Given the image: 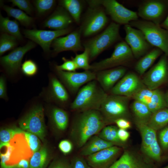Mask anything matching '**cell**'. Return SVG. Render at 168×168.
Returning <instances> with one entry per match:
<instances>
[{
	"instance_id": "obj_1",
	"label": "cell",
	"mask_w": 168,
	"mask_h": 168,
	"mask_svg": "<svg viewBox=\"0 0 168 168\" xmlns=\"http://www.w3.org/2000/svg\"><path fill=\"white\" fill-rule=\"evenodd\" d=\"M73 119L70 136L76 146L81 148L91 137L107 125L99 110L78 112Z\"/></svg>"
},
{
	"instance_id": "obj_2",
	"label": "cell",
	"mask_w": 168,
	"mask_h": 168,
	"mask_svg": "<svg viewBox=\"0 0 168 168\" xmlns=\"http://www.w3.org/2000/svg\"><path fill=\"white\" fill-rule=\"evenodd\" d=\"M107 95L96 80H92L80 89L70 105V109L77 112L99 110Z\"/></svg>"
},
{
	"instance_id": "obj_3",
	"label": "cell",
	"mask_w": 168,
	"mask_h": 168,
	"mask_svg": "<svg viewBox=\"0 0 168 168\" xmlns=\"http://www.w3.org/2000/svg\"><path fill=\"white\" fill-rule=\"evenodd\" d=\"M0 147L1 168H9L23 159L30 160L33 154L24 131L16 133L8 143Z\"/></svg>"
},
{
	"instance_id": "obj_4",
	"label": "cell",
	"mask_w": 168,
	"mask_h": 168,
	"mask_svg": "<svg viewBox=\"0 0 168 168\" xmlns=\"http://www.w3.org/2000/svg\"><path fill=\"white\" fill-rule=\"evenodd\" d=\"M131 98L108 94L99 110L106 125L114 123L118 119H128V104Z\"/></svg>"
},
{
	"instance_id": "obj_5",
	"label": "cell",
	"mask_w": 168,
	"mask_h": 168,
	"mask_svg": "<svg viewBox=\"0 0 168 168\" xmlns=\"http://www.w3.org/2000/svg\"><path fill=\"white\" fill-rule=\"evenodd\" d=\"M129 24L141 31L151 45L160 49L168 56V30L145 20H138L130 22Z\"/></svg>"
},
{
	"instance_id": "obj_6",
	"label": "cell",
	"mask_w": 168,
	"mask_h": 168,
	"mask_svg": "<svg viewBox=\"0 0 168 168\" xmlns=\"http://www.w3.org/2000/svg\"><path fill=\"white\" fill-rule=\"evenodd\" d=\"M119 25L112 22L101 33L85 44L89 53L90 59L94 58L101 52L118 40Z\"/></svg>"
},
{
	"instance_id": "obj_7",
	"label": "cell",
	"mask_w": 168,
	"mask_h": 168,
	"mask_svg": "<svg viewBox=\"0 0 168 168\" xmlns=\"http://www.w3.org/2000/svg\"><path fill=\"white\" fill-rule=\"evenodd\" d=\"M134 58L132 51L125 41H121L115 46L111 55L91 65L90 70L96 72L126 65Z\"/></svg>"
},
{
	"instance_id": "obj_8",
	"label": "cell",
	"mask_w": 168,
	"mask_h": 168,
	"mask_svg": "<svg viewBox=\"0 0 168 168\" xmlns=\"http://www.w3.org/2000/svg\"><path fill=\"white\" fill-rule=\"evenodd\" d=\"M19 128L37 135L44 142L46 134L44 109L41 105L34 106L19 120Z\"/></svg>"
},
{
	"instance_id": "obj_9",
	"label": "cell",
	"mask_w": 168,
	"mask_h": 168,
	"mask_svg": "<svg viewBox=\"0 0 168 168\" xmlns=\"http://www.w3.org/2000/svg\"><path fill=\"white\" fill-rule=\"evenodd\" d=\"M87 2L93 8L100 5L103 6L112 20L119 25L128 24L130 22L138 20L136 12L126 8L116 0H89Z\"/></svg>"
},
{
	"instance_id": "obj_10",
	"label": "cell",
	"mask_w": 168,
	"mask_h": 168,
	"mask_svg": "<svg viewBox=\"0 0 168 168\" xmlns=\"http://www.w3.org/2000/svg\"><path fill=\"white\" fill-rule=\"evenodd\" d=\"M59 80L69 92L73 95L77 92L85 84L96 79V72L91 70L82 72H69L56 70Z\"/></svg>"
},
{
	"instance_id": "obj_11",
	"label": "cell",
	"mask_w": 168,
	"mask_h": 168,
	"mask_svg": "<svg viewBox=\"0 0 168 168\" xmlns=\"http://www.w3.org/2000/svg\"><path fill=\"white\" fill-rule=\"evenodd\" d=\"M124 29L126 33L125 41L130 47L134 58H138L149 51L152 46L141 31L129 24L125 25Z\"/></svg>"
},
{
	"instance_id": "obj_12",
	"label": "cell",
	"mask_w": 168,
	"mask_h": 168,
	"mask_svg": "<svg viewBox=\"0 0 168 168\" xmlns=\"http://www.w3.org/2000/svg\"><path fill=\"white\" fill-rule=\"evenodd\" d=\"M164 54L158 62L145 75L142 81L145 86L151 90L158 88L166 81L168 77V60Z\"/></svg>"
},
{
	"instance_id": "obj_13",
	"label": "cell",
	"mask_w": 168,
	"mask_h": 168,
	"mask_svg": "<svg viewBox=\"0 0 168 168\" xmlns=\"http://www.w3.org/2000/svg\"><path fill=\"white\" fill-rule=\"evenodd\" d=\"M168 2L160 0L144 1L139 6L138 15L144 20L160 25L168 6Z\"/></svg>"
},
{
	"instance_id": "obj_14",
	"label": "cell",
	"mask_w": 168,
	"mask_h": 168,
	"mask_svg": "<svg viewBox=\"0 0 168 168\" xmlns=\"http://www.w3.org/2000/svg\"><path fill=\"white\" fill-rule=\"evenodd\" d=\"M145 87L142 80L137 74L129 72L117 82L108 94L126 96L132 98L138 91Z\"/></svg>"
},
{
	"instance_id": "obj_15",
	"label": "cell",
	"mask_w": 168,
	"mask_h": 168,
	"mask_svg": "<svg viewBox=\"0 0 168 168\" xmlns=\"http://www.w3.org/2000/svg\"><path fill=\"white\" fill-rule=\"evenodd\" d=\"M35 46L34 42L30 41L25 45L16 48L7 55L2 57L0 63L6 72L10 75L17 72L25 54Z\"/></svg>"
},
{
	"instance_id": "obj_16",
	"label": "cell",
	"mask_w": 168,
	"mask_h": 168,
	"mask_svg": "<svg viewBox=\"0 0 168 168\" xmlns=\"http://www.w3.org/2000/svg\"><path fill=\"white\" fill-rule=\"evenodd\" d=\"M69 32L68 29L60 30H26L24 33L26 37L39 44L43 50L48 52L53 41L56 38Z\"/></svg>"
},
{
	"instance_id": "obj_17",
	"label": "cell",
	"mask_w": 168,
	"mask_h": 168,
	"mask_svg": "<svg viewBox=\"0 0 168 168\" xmlns=\"http://www.w3.org/2000/svg\"><path fill=\"white\" fill-rule=\"evenodd\" d=\"M45 96L49 102L62 106H66L70 102V96L66 87L54 76L50 77Z\"/></svg>"
},
{
	"instance_id": "obj_18",
	"label": "cell",
	"mask_w": 168,
	"mask_h": 168,
	"mask_svg": "<svg viewBox=\"0 0 168 168\" xmlns=\"http://www.w3.org/2000/svg\"><path fill=\"white\" fill-rule=\"evenodd\" d=\"M109 168H158L146 158L134 152L124 151Z\"/></svg>"
},
{
	"instance_id": "obj_19",
	"label": "cell",
	"mask_w": 168,
	"mask_h": 168,
	"mask_svg": "<svg viewBox=\"0 0 168 168\" xmlns=\"http://www.w3.org/2000/svg\"><path fill=\"white\" fill-rule=\"evenodd\" d=\"M120 151L119 147L114 146L87 156L86 161L91 168H109Z\"/></svg>"
},
{
	"instance_id": "obj_20",
	"label": "cell",
	"mask_w": 168,
	"mask_h": 168,
	"mask_svg": "<svg viewBox=\"0 0 168 168\" xmlns=\"http://www.w3.org/2000/svg\"><path fill=\"white\" fill-rule=\"evenodd\" d=\"M126 68L120 66L96 72V79L107 94L125 74Z\"/></svg>"
},
{
	"instance_id": "obj_21",
	"label": "cell",
	"mask_w": 168,
	"mask_h": 168,
	"mask_svg": "<svg viewBox=\"0 0 168 168\" xmlns=\"http://www.w3.org/2000/svg\"><path fill=\"white\" fill-rule=\"evenodd\" d=\"M52 46L54 52L56 54L62 51L71 50L77 51L82 49L79 31H73L65 36L56 38Z\"/></svg>"
},
{
	"instance_id": "obj_22",
	"label": "cell",
	"mask_w": 168,
	"mask_h": 168,
	"mask_svg": "<svg viewBox=\"0 0 168 168\" xmlns=\"http://www.w3.org/2000/svg\"><path fill=\"white\" fill-rule=\"evenodd\" d=\"M107 21L108 18L105 12L95 8L86 19L83 29V35L87 37L98 32L103 28Z\"/></svg>"
},
{
	"instance_id": "obj_23",
	"label": "cell",
	"mask_w": 168,
	"mask_h": 168,
	"mask_svg": "<svg viewBox=\"0 0 168 168\" xmlns=\"http://www.w3.org/2000/svg\"><path fill=\"white\" fill-rule=\"evenodd\" d=\"M72 18L66 10L59 8L46 19L44 26L55 30L65 29L72 22Z\"/></svg>"
},
{
	"instance_id": "obj_24",
	"label": "cell",
	"mask_w": 168,
	"mask_h": 168,
	"mask_svg": "<svg viewBox=\"0 0 168 168\" xmlns=\"http://www.w3.org/2000/svg\"><path fill=\"white\" fill-rule=\"evenodd\" d=\"M114 146L113 143L104 140L97 135H95L90 138L81 147L80 155L87 156Z\"/></svg>"
},
{
	"instance_id": "obj_25",
	"label": "cell",
	"mask_w": 168,
	"mask_h": 168,
	"mask_svg": "<svg viewBox=\"0 0 168 168\" xmlns=\"http://www.w3.org/2000/svg\"><path fill=\"white\" fill-rule=\"evenodd\" d=\"M52 159L51 152L46 144L34 153L30 160L29 168H47Z\"/></svg>"
},
{
	"instance_id": "obj_26",
	"label": "cell",
	"mask_w": 168,
	"mask_h": 168,
	"mask_svg": "<svg viewBox=\"0 0 168 168\" xmlns=\"http://www.w3.org/2000/svg\"><path fill=\"white\" fill-rule=\"evenodd\" d=\"M50 121L58 130L64 131L67 128L69 122L67 112L64 110L55 106L50 108L49 113Z\"/></svg>"
},
{
	"instance_id": "obj_27",
	"label": "cell",
	"mask_w": 168,
	"mask_h": 168,
	"mask_svg": "<svg viewBox=\"0 0 168 168\" xmlns=\"http://www.w3.org/2000/svg\"><path fill=\"white\" fill-rule=\"evenodd\" d=\"M163 53L161 49L157 48L152 49L136 63L135 66V70L140 75H143Z\"/></svg>"
},
{
	"instance_id": "obj_28",
	"label": "cell",
	"mask_w": 168,
	"mask_h": 168,
	"mask_svg": "<svg viewBox=\"0 0 168 168\" xmlns=\"http://www.w3.org/2000/svg\"><path fill=\"white\" fill-rule=\"evenodd\" d=\"M131 108L136 123L147 124L153 113L146 104L134 100L131 105Z\"/></svg>"
},
{
	"instance_id": "obj_29",
	"label": "cell",
	"mask_w": 168,
	"mask_h": 168,
	"mask_svg": "<svg viewBox=\"0 0 168 168\" xmlns=\"http://www.w3.org/2000/svg\"><path fill=\"white\" fill-rule=\"evenodd\" d=\"M142 139V150L144 152L157 139L156 131L147 124L137 123Z\"/></svg>"
},
{
	"instance_id": "obj_30",
	"label": "cell",
	"mask_w": 168,
	"mask_h": 168,
	"mask_svg": "<svg viewBox=\"0 0 168 168\" xmlns=\"http://www.w3.org/2000/svg\"><path fill=\"white\" fill-rule=\"evenodd\" d=\"M147 124L156 131L166 127L168 124V108L153 113Z\"/></svg>"
},
{
	"instance_id": "obj_31",
	"label": "cell",
	"mask_w": 168,
	"mask_h": 168,
	"mask_svg": "<svg viewBox=\"0 0 168 168\" xmlns=\"http://www.w3.org/2000/svg\"><path fill=\"white\" fill-rule=\"evenodd\" d=\"M0 26L1 30L6 33L14 37L17 40L22 39L19 24L16 20H11L8 17H3L0 14Z\"/></svg>"
},
{
	"instance_id": "obj_32",
	"label": "cell",
	"mask_w": 168,
	"mask_h": 168,
	"mask_svg": "<svg viewBox=\"0 0 168 168\" xmlns=\"http://www.w3.org/2000/svg\"><path fill=\"white\" fill-rule=\"evenodd\" d=\"M118 129L114 126H106L97 135L104 140L113 143L114 146L121 145L123 142L119 138Z\"/></svg>"
},
{
	"instance_id": "obj_33",
	"label": "cell",
	"mask_w": 168,
	"mask_h": 168,
	"mask_svg": "<svg viewBox=\"0 0 168 168\" xmlns=\"http://www.w3.org/2000/svg\"><path fill=\"white\" fill-rule=\"evenodd\" d=\"M61 5L68 11L74 21L79 22L82 12V6L77 0H63L60 1Z\"/></svg>"
},
{
	"instance_id": "obj_34",
	"label": "cell",
	"mask_w": 168,
	"mask_h": 168,
	"mask_svg": "<svg viewBox=\"0 0 168 168\" xmlns=\"http://www.w3.org/2000/svg\"><path fill=\"white\" fill-rule=\"evenodd\" d=\"M3 8L8 16L16 19L24 26H29L33 21L32 17L20 9L6 5L3 6Z\"/></svg>"
},
{
	"instance_id": "obj_35",
	"label": "cell",
	"mask_w": 168,
	"mask_h": 168,
	"mask_svg": "<svg viewBox=\"0 0 168 168\" xmlns=\"http://www.w3.org/2000/svg\"><path fill=\"white\" fill-rule=\"evenodd\" d=\"M147 105L152 113L161 109L166 108L165 94L158 89H156L149 102Z\"/></svg>"
},
{
	"instance_id": "obj_36",
	"label": "cell",
	"mask_w": 168,
	"mask_h": 168,
	"mask_svg": "<svg viewBox=\"0 0 168 168\" xmlns=\"http://www.w3.org/2000/svg\"><path fill=\"white\" fill-rule=\"evenodd\" d=\"M17 39L6 33L1 35L0 38V55L14 48L17 44Z\"/></svg>"
},
{
	"instance_id": "obj_37",
	"label": "cell",
	"mask_w": 168,
	"mask_h": 168,
	"mask_svg": "<svg viewBox=\"0 0 168 168\" xmlns=\"http://www.w3.org/2000/svg\"><path fill=\"white\" fill-rule=\"evenodd\" d=\"M71 59L74 62L77 69H82L85 71L90 70L91 65L89 63V53L87 49L85 48L82 53L76 54L74 57H72Z\"/></svg>"
},
{
	"instance_id": "obj_38",
	"label": "cell",
	"mask_w": 168,
	"mask_h": 168,
	"mask_svg": "<svg viewBox=\"0 0 168 168\" xmlns=\"http://www.w3.org/2000/svg\"><path fill=\"white\" fill-rule=\"evenodd\" d=\"M24 131L20 128L15 127H7L0 131V146L8 143L15 135Z\"/></svg>"
},
{
	"instance_id": "obj_39",
	"label": "cell",
	"mask_w": 168,
	"mask_h": 168,
	"mask_svg": "<svg viewBox=\"0 0 168 168\" xmlns=\"http://www.w3.org/2000/svg\"><path fill=\"white\" fill-rule=\"evenodd\" d=\"M147 156L153 160L160 161L161 160V150L157 139L144 152Z\"/></svg>"
},
{
	"instance_id": "obj_40",
	"label": "cell",
	"mask_w": 168,
	"mask_h": 168,
	"mask_svg": "<svg viewBox=\"0 0 168 168\" xmlns=\"http://www.w3.org/2000/svg\"><path fill=\"white\" fill-rule=\"evenodd\" d=\"M24 133L28 144L33 153L39 150L43 146L40 138L30 132L24 131Z\"/></svg>"
},
{
	"instance_id": "obj_41",
	"label": "cell",
	"mask_w": 168,
	"mask_h": 168,
	"mask_svg": "<svg viewBox=\"0 0 168 168\" xmlns=\"http://www.w3.org/2000/svg\"><path fill=\"white\" fill-rule=\"evenodd\" d=\"M53 0H37L35 4L38 13L43 14L51 10L55 3Z\"/></svg>"
},
{
	"instance_id": "obj_42",
	"label": "cell",
	"mask_w": 168,
	"mask_h": 168,
	"mask_svg": "<svg viewBox=\"0 0 168 168\" xmlns=\"http://www.w3.org/2000/svg\"><path fill=\"white\" fill-rule=\"evenodd\" d=\"M21 70L25 75L28 76H32L37 72L38 67L36 63L33 60H26L21 65Z\"/></svg>"
},
{
	"instance_id": "obj_43",
	"label": "cell",
	"mask_w": 168,
	"mask_h": 168,
	"mask_svg": "<svg viewBox=\"0 0 168 168\" xmlns=\"http://www.w3.org/2000/svg\"><path fill=\"white\" fill-rule=\"evenodd\" d=\"M63 63L61 65H56V70L69 72H75L77 69V67L72 60L67 59L63 57L62 58Z\"/></svg>"
},
{
	"instance_id": "obj_44",
	"label": "cell",
	"mask_w": 168,
	"mask_h": 168,
	"mask_svg": "<svg viewBox=\"0 0 168 168\" xmlns=\"http://www.w3.org/2000/svg\"><path fill=\"white\" fill-rule=\"evenodd\" d=\"M82 156H76L72 159L70 168H91Z\"/></svg>"
},
{
	"instance_id": "obj_45",
	"label": "cell",
	"mask_w": 168,
	"mask_h": 168,
	"mask_svg": "<svg viewBox=\"0 0 168 168\" xmlns=\"http://www.w3.org/2000/svg\"><path fill=\"white\" fill-rule=\"evenodd\" d=\"M12 4L18 7L20 10L30 14L32 11V7L30 1L27 0H11Z\"/></svg>"
},
{
	"instance_id": "obj_46",
	"label": "cell",
	"mask_w": 168,
	"mask_h": 168,
	"mask_svg": "<svg viewBox=\"0 0 168 168\" xmlns=\"http://www.w3.org/2000/svg\"><path fill=\"white\" fill-rule=\"evenodd\" d=\"M47 168H70V162L65 158H56L53 160Z\"/></svg>"
},
{
	"instance_id": "obj_47",
	"label": "cell",
	"mask_w": 168,
	"mask_h": 168,
	"mask_svg": "<svg viewBox=\"0 0 168 168\" xmlns=\"http://www.w3.org/2000/svg\"><path fill=\"white\" fill-rule=\"evenodd\" d=\"M161 148L164 151L168 150V125L162 128L159 136Z\"/></svg>"
},
{
	"instance_id": "obj_48",
	"label": "cell",
	"mask_w": 168,
	"mask_h": 168,
	"mask_svg": "<svg viewBox=\"0 0 168 168\" xmlns=\"http://www.w3.org/2000/svg\"><path fill=\"white\" fill-rule=\"evenodd\" d=\"M58 148L64 154L66 155L70 153L73 149L72 142L68 140H63L58 144Z\"/></svg>"
},
{
	"instance_id": "obj_49",
	"label": "cell",
	"mask_w": 168,
	"mask_h": 168,
	"mask_svg": "<svg viewBox=\"0 0 168 168\" xmlns=\"http://www.w3.org/2000/svg\"><path fill=\"white\" fill-rule=\"evenodd\" d=\"M0 97L6 100L7 99L6 80L3 76H1L0 78Z\"/></svg>"
},
{
	"instance_id": "obj_50",
	"label": "cell",
	"mask_w": 168,
	"mask_h": 168,
	"mask_svg": "<svg viewBox=\"0 0 168 168\" xmlns=\"http://www.w3.org/2000/svg\"><path fill=\"white\" fill-rule=\"evenodd\" d=\"M114 123L116 124L119 128L126 130L129 128L131 126V123L128 119L121 118L116 120Z\"/></svg>"
},
{
	"instance_id": "obj_51",
	"label": "cell",
	"mask_w": 168,
	"mask_h": 168,
	"mask_svg": "<svg viewBox=\"0 0 168 168\" xmlns=\"http://www.w3.org/2000/svg\"><path fill=\"white\" fill-rule=\"evenodd\" d=\"M118 135L120 140L122 142L126 141L128 138L130 134L125 129L119 128L118 131Z\"/></svg>"
},
{
	"instance_id": "obj_52",
	"label": "cell",
	"mask_w": 168,
	"mask_h": 168,
	"mask_svg": "<svg viewBox=\"0 0 168 168\" xmlns=\"http://www.w3.org/2000/svg\"><path fill=\"white\" fill-rule=\"evenodd\" d=\"M160 26L162 28L168 30V15L164 21L161 24Z\"/></svg>"
},
{
	"instance_id": "obj_53",
	"label": "cell",
	"mask_w": 168,
	"mask_h": 168,
	"mask_svg": "<svg viewBox=\"0 0 168 168\" xmlns=\"http://www.w3.org/2000/svg\"><path fill=\"white\" fill-rule=\"evenodd\" d=\"M165 99L166 107L168 108V90L165 94Z\"/></svg>"
},
{
	"instance_id": "obj_54",
	"label": "cell",
	"mask_w": 168,
	"mask_h": 168,
	"mask_svg": "<svg viewBox=\"0 0 168 168\" xmlns=\"http://www.w3.org/2000/svg\"><path fill=\"white\" fill-rule=\"evenodd\" d=\"M168 168V166H166V167H165V168Z\"/></svg>"
}]
</instances>
